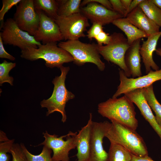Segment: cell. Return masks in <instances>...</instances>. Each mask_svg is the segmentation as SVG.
Returning a JSON list of instances; mask_svg holds the SVG:
<instances>
[{
	"instance_id": "e0dca14e",
	"label": "cell",
	"mask_w": 161,
	"mask_h": 161,
	"mask_svg": "<svg viewBox=\"0 0 161 161\" xmlns=\"http://www.w3.org/2000/svg\"><path fill=\"white\" fill-rule=\"evenodd\" d=\"M161 36V31L159 32L148 36L147 39L143 42L141 46L140 53L147 74L151 70H159V67L154 61L153 58L154 52L156 50L158 41Z\"/></svg>"
},
{
	"instance_id": "ba28073f",
	"label": "cell",
	"mask_w": 161,
	"mask_h": 161,
	"mask_svg": "<svg viewBox=\"0 0 161 161\" xmlns=\"http://www.w3.org/2000/svg\"><path fill=\"white\" fill-rule=\"evenodd\" d=\"M77 133L69 131L67 134L58 137V135L50 134L46 131L43 133L45 140L38 145L45 146L52 151L53 161H69V151L76 148Z\"/></svg>"
},
{
	"instance_id": "7c38bea8",
	"label": "cell",
	"mask_w": 161,
	"mask_h": 161,
	"mask_svg": "<svg viewBox=\"0 0 161 161\" xmlns=\"http://www.w3.org/2000/svg\"><path fill=\"white\" fill-rule=\"evenodd\" d=\"M35 10L40 19L38 28L33 36L35 40L45 44L64 40L59 28L54 20L42 10Z\"/></svg>"
},
{
	"instance_id": "4316f807",
	"label": "cell",
	"mask_w": 161,
	"mask_h": 161,
	"mask_svg": "<svg viewBox=\"0 0 161 161\" xmlns=\"http://www.w3.org/2000/svg\"><path fill=\"white\" fill-rule=\"evenodd\" d=\"M16 65L15 63L9 62L4 60L0 64V85L1 86L4 83H9L13 85V77L9 75L10 71Z\"/></svg>"
},
{
	"instance_id": "30bf717a",
	"label": "cell",
	"mask_w": 161,
	"mask_h": 161,
	"mask_svg": "<svg viewBox=\"0 0 161 161\" xmlns=\"http://www.w3.org/2000/svg\"><path fill=\"white\" fill-rule=\"evenodd\" d=\"M13 19L20 29L33 36L40 21L34 7V0H21L16 6Z\"/></svg>"
},
{
	"instance_id": "d6a6232c",
	"label": "cell",
	"mask_w": 161,
	"mask_h": 161,
	"mask_svg": "<svg viewBox=\"0 0 161 161\" xmlns=\"http://www.w3.org/2000/svg\"><path fill=\"white\" fill-rule=\"evenodd\" d=\"M97 44L99 45L108 44L111 39L110 35L103 30L95 38Z\"/></svg>"
},
{
	"instance_id": "ffe728a7",
	"label": "cell",
	"mask_w": 161,
	"mask_h": 161,
	"mask_svg": "<svg viewBox=\"0 0 161 161\" xmlns=\"http://www.w3.org/2000/svg\"><path fill=\"white\" fill-rule=\"evenodd\" d=\"M112 23L124 32L130 45L139 39L148 36L145 33L131 24L126 18L117 19Z\"/></svg>"
},
{
	"instance_id": "ac0fdd59",
	"label": "cell",
	"mask_w": 161,
	"mask_h": 161,
	"mask_svg": "<svg viewBox=\"0 0 161 161\" xmlns=\"http://www.w3.org/2000/svg\"><path fill=\"white\" fill-rule=\"evenodd\" d=\"M126 18L148 36L160 31V27L147 16L139 5L129 13Z\"/></svg>"
},
{
	"instance_id": "277c9868",
	"label": "cell",
	"mask_w": 161,
	"mask_h": 161,
	"mask_svg": "<svg viewBox=\"0 0 161 161\" xmlns=\"http://www.w3.org/2000/svg\"><path fill=\"white\" fill-rule=\"evenodd\" d=\"M57 42H51L38 46L37 48H29L21 52V57L31 61L42 59L47 67L59 68L65 63L74 61L71 55L59 47Z\"/></svg>"
},
{
	"instance_id": "e575fe53",
	"label": "cell",
	"mask_w": 161,
	"mask_h": 161,
	"mask_svg": "<svg viewBox=\"0 0 161 161\" xmlns=\"http://www.w3.org/2000/svg\"><path fill=\"white\" fill-rule=\"evenodd\" d=\"M3 44L2 38L0 36V58H6L12 61H14L15 58L6 51Z\"/></svg>"
},
{
	"instance_id": "4dcf8cb0",
	"label": "cell",
	"mask_w": 161,
	"mask_h": 161,
	"mask_svg": "<svg viewBox=\"0 0 161 161\" xmlns=\"http://www.w3.org/2000/svg\"><path fill=\"white\" fill-rule=\"evenodd\" d=\"M103 26L96 23H92V25L87 32V36L90 40L95 38L103 30Z\"/></svg>"
},
{
	"instance_id": "3957f363",
	"label": "cell",
	"mask_w": 161,
	"mask_h": 161,
	"mask_svg": "<svg viewBox=\"0 0 161 161\" xmlns=\"http://www.w3.org/2000/svg\"><path fill=\"white\" fill-rule=\"evenodd\" d=\"M59 69L61 74L56 76L52 81L54 87L51 96L47 99H44L40 103L41 108H46L48 111L46 116L55 112H60L61 114V121L66 122L67 116L65 111L66 103L70 100L73 99L75 95L66 89L65 85L66 76L70 68L62 66Z\"/></svg>"
},
{
	"instance_id": "2e32d148",
	"label": "cell",
	"mask_w": 161,
	"mask_h": 161,
	"mask_svg": "<svg viewBox=\"0 0 161 161\" xmlns=\"http://www.w3.org/2000/svg\"><path fill=\"white\" fill-rule=\"evenodd\" d=\"M92 116L89 113V118L87 124L78 131L76 135L77 161H89L92 123Z\"/></svg>"
},
{
	"instance_id": "9a60e30c",
	"label": "cell",
	"mask_w": 161,
	"mask_h": 161,
	"mask_svg": "<svg viewBox=\"0 0 161 161\" xmlns=\"http://www.w3.org/2000/svg\"><path fill=\"white\" fill-rule=\"evenodd\" d=\"M124 94L137 106L142 115L160 137L161 143V126L157 122L155 116L147 103L143 93L142 89L132 90Z\"/></svg>"
},
{
	"instance_id": "d6986e66",
	"label": "cell",
	"mask_w": 161,
	"mask_h": 161,
	"mask_svg": "<svg viewBox=\"0 0 161 161\" xmlns=\"http://www.w3.org/2000/svg\"><path fill=\"white\" fill-rule=\"evenodd\" d=\"M141 39L135 41L127 51L125 57V64L133 78L141 76V57L140 53Z\"/></svg>"
},
{
	"instance_id": "f35d334b",
	"label": "cell",
	"mask_w": 161,
	"mask_h": 161,
	"mask_svg": "<svg viewBox=\"0 0 161 161\" xmlns=\"http://www.w3.org/2000/svg\"><path fill=\"white\" fill-rule=\"evenodd\" d=\"M9 140L7 137L6 134L2 131H0V142H6Z\"/></svg>"
},
{
	"instance_id": "7a4b0ae2",
	"label": "cell",
	"mask_w": 161,
	"mask_h": 161,
	"mask_svg": "<svg viewBox=\"0 0 161 161\" xmlns=\"http://www.w3.org/2000/svg\"><path fill=\"white\" fill-rule=\"evenodd\" d=\"M111 122L105 136L110 142L122 145L135 155H148L145 143L136 130L116 122Z\"/></svg>"
},
{
	"instance_id": "4fadbf2b",
	"label": "cell",
	"mask_w": 161,
	"mask_h": 161,
	"mask_svg": "<svg viewBox=\"0 0 161 161\" xmlns=\"http://www.w3.org/2000/svg\"><path fill=\"white\" fill-rule=\"evenodd\" d=\"M110 124L111 123L107 121H93L89 161H107L108 153L103 148V139Z\"/></svg>"
},
{
	"instance_id": "8992f818",
	"label": "cell",
	"mask_w": 161,
	"mask_h": 161,
	"mask_svg": "<svg viewBox=\"0 0 161 161\" xmlns=\"http://www.w3.org/2000/svg\"><path fill=\"white\" fill-rule=\"evenodd\" d=\"M111 39L106 45H98L100 55L108 62H111L118 66L124 72L128 78L131 74L125 63L126 52L130 46L127 39L120 32H114L110 35Z\"/></svg>"
},
{
	"instance_id": "7402d4cb",
	"label": "cell",
	"mask_w": 161,
	"mask_h": 161,
	"mask_svg": "<svg viewBox=\"0 0 161 161\" xmlns=\"http://www.w3.org/2000/svg\"><path fill=\"white\" fill-rule=\"evenodd\" d=\"M107 161H131L132 154L122 145L110 142Z\"/></svg>"
},
{
	"instance_id": "603a6c76",
	"label": "cell",
	"mask_w": 161,
	"mask_h": 161,
	"mask_svg": "<svg viewBox=\"0 0 161 161\" xmlns=\"http://www.w3.org/2000/svg\"><path fill=\"white\" fill-rule=\"evenodd\" d=\"M142 89L143 93L147 103L155 114L157 122L161 126V104L155 96L153 84Z\"/></svg>"
},
{
	"instance_id": "74e56055",
	"label": "cell",
	"mask_w": 161,
	"mask_h": 161,
	"mask_svg": "<svg viewBox=\"0 0 161 161\" xmlns=\"http://www.w3.org/2000/svg\"><path fill=\"white\" fill-rule=\"evenodd\" d=\"M132 1V0H121V3L124 8L126 11V12Z\"/></svg>"
},
{
	"instance_id": "6da1fadb",
	"label": "cell",
	"mask_w": 161,
	"mask_h": 161,
	"mask_svg": "<svg viewBox=\"0 0 161 161\" xmlns=\"http://www.w3.org/2000/svg\"><path fill=\"white\" fill-rule=\"evenodd\" d=\"M97 111L111 121L123 124L136 130L138 121L133 102L125 95L119 98H110L99 103Z\"/></svg>"
},
{
	"instance_id": "d590c367",
	"label": "cell",
	"mask_w": 161,
	"mask_h": 161,
	"mask_svg": "<svg viewBox=\"0 0 161 161\" xmlns=\"http://www.w3.org/2000/svg\"><path fill=\"white\" fill-rule=\"evenodd\" d=\"M131 161H155L150 157L147 155L144 157L137 156L132 154V158Z\"/></svg>"
},
{
	"instance_id": "83f0119b",
	"label": "cell",
	"mask_w": 161,
	"mask_h": 161,
	"mask_svg": "<svg viewBox=\"0 0 161 161\" xmlns=\"http://www.w3.org/2000/svg\"><path fill=\"white\" fill-rule=\"evenodd\" d=\"M14 139L0 143V161H9L10 156L7 153H10L11 149L14 144Z\"/></svg>"
},
{
	"instance_id": "52a82bcc",
	"label": "cell",
	"mask_w": 161,
	"mask_h": 161,
	"mask_svg": "<svg viewBox=\"0 0 161 161\" xmlns=\"http://www.w3.org/2000/svg\"><path fill=\"white\" fill-rule=\"evenodd\" d=\"M1 29L0 36L4 44L17 47L21 51L29 48H37L41 44L33 36L20 29L13 18H8L5 22H1Z\"/></svg>"
},
{
	"instance_id": "5bb4252c",
	"label": "cell",
	"mask_w": 161,
	"mask_h": 161,
	"mask_svg": "<svg viewBox=\"0 0 161 161\" xmlns=\"http://www.w3.org/2000/svg\"><path fill=\"white\" fill-rule=\"evenodd\" d=\"M81 13L93 23H96L103 26L112 23L114 20L124 18L121 15L109 10L98 3H89L81 7Z\"/></svg>"
},
{
	"instance_id": "60d3db41",
	"label": "cell",
	"mask_w": 161,
	"mask_h": 161,
	"mask_svg": "<svg viewBox=\"0 0 161 161\" xmlns=\"http://www.w3.org/2000/svg\"><path fill=\"white\" fill-rule=\"evenodd\" d=\"M156 54L161 57V48H158L155 51Z\"/></svg>"
},
{
	"instance_id": "f546056e",
	"label": "cell",
	"mask_w": 161,
	"mask_h": 161,
	"mask_svg": "<svg viewBox=\"0 0 161 161\" xmlns=\"http://www.w3.org/2000/svg\"><path fill=\"white\" fill-rule=\"evenodd\" d=\"M21 0H2V6L0 10V21H3L5 14L14 6H17Z\"/></svg>"
},
{
	"instance_id": "836d02e7",
	"label": "cell",
	"mask_w": 161,
	"mask_h": 161,
	"mask_svg": "<svg viewBox=\"0 0 161 161\" xmlns=\"http://www.w3.org/2000/svg\"><path fill=\"white\" fill-rule=\"evenodd\" d=\"M91 2L98 3L109 10H113L112 4L108 0H84L81 2V7L84 6Z\"/></svg>"
},
{
	"instance_id": "8fae6325",
	"label": "cell",
	"mask_w": 161,
	"mask_h": 161,
	"mask_svg": "<svg viewBox=\"0 0 161 161\" xmlns=\"http://www.w3.org/2000/svg\"><path fill=\"white\" fill-rule=\"evenodd\" d=\"M119 70L120 83L112 98H117L132 90L147 87L155 81L161 80V69L155 71L151 70L146 75L134 78H128L123 70L119 69Z\"/></svg>"
},
{
	"instance_id": "9c48e42d",
	"label": "cell",
	"mask_w": 161,
	"mask_h": 161,
	"mask_svg": "<svg viewBox=\"0 0 161 161\" xmlns=\"http://www.w3.org/2000/svg\"><path fill=\"white\" fill-rule=\"evenodd\" d=\"M55 21L65 40H76L85 37L84 32L90 25L88 19L81 13L66 17L58 16Z\"/></svg>"
},
{
	"instance_id": "cb8c5ba5",
	"label": "cell",
	"mask_w": 161,
	"mask_h": 161,
	"mask_svg": "<svg viewBox=\"0 0 161 161\" xmlns=\"http://www.w3.org/2000/svg\"><path fill=\"white\" fill-rule=\"evenodd\" d=\"M34 5L35 10H42L54 21L58 16V4L57 0H34Z\"/></svg>"
},
{
	"instance_id": "5b68a950",
	"label": "cell",
	"mask_w": 161,
	"mask_h": 161,
	"mask_svg": "<svg viewBox=\"0 0 161 161\" xmlns=\"http://www.w3.org/2000/svg\"><path fill=\"white\" fill-rule=\"evenodd\" d=\"M58 45L71 55L74 63L77 65L91 63L95 64L100 71L105 69V64L101 60L97 44L85 43L78 39L60 41Z\"/></svg>"
},
{
	"instance_id": "484cf974",
	"label": "cell",
	"mask_w": 161,
	"mask_h": 161,
	"mask_svg": "<svg viewBox=\"0 0 161 161\" xmlns=\"http://www.w3.org/2000/svg\"><path fill=\"white\" fill-rule=\"evenodd\" d=\"M20 145L26 154L27 161H53L51 155L52 150L45 146H44L40 154L35 155L28 150L23 143H21Z\"/></svg>"
},
{
	"instance_id": "ab89813d",
	"label": "cell",
	"mask_w": 161,
	"mask_h": 161,
	"mask_svg": "<svg viewBox=\"0 0 161 161\" xmlns=\"http://www.w3.org/2000/svg\"><path fill=\"white\" fill-rule=\"evenodd\" d=\"M151 1L161 10V0H151Z\"/></svg>"
},
{
	"instance_id": "f1b7e54d",
	"label": "cell",
	"mask_w": 161,
	"mask_h": 161,
	"mask_svg": "<svg viewBox=\"0 0 161 161\" xmlns=\"http://www.w3.org/2000/svg\"><path fill=\"white\" fill-rule=\"evenodd\" d=\"M12 157V161H27L25 153L20 145L14 143L11 149Z\"/></svg>"
},
{
	"instance_id": "1f68e13d",
	"label": "cell",
	"mask_w": 161,
	"mask_h": 161,
	"mask_svg": "<svg viewBox=\"0 0 161 161\" xmlns=\"http://www.w3.org/2000/svg\"><path fill=\"white\" fill-rule=\"evenodd\" d=\"M112 7L113 10L118 13L124 18L127 16V12L123 7L121 0H109Z\"/></svg>"
},
{
	"instance_id": "44dd1931",
	"label": "cell",
	"mask_w": 161,
	"mask_h": 161,
	"mask_svg": "<svg viewBox=\"0 0 161 161\" xmlns=\"http://www.w3.org/2000/svg\"><path fill=\"white\" fill-rule=\"evenodd\" d=\"M58 4V16L66 17L81 13V0H57Z\"/></svg>"
},
{
	"instance_id": "d4e9b609",
	"label": "cell",
	"mask_w": 161,
	"mask_h": 161,
	"mask_svg": "<svg viewBox=\"0 0 161 161\" xmlns=\"http://www.w3.org/2000/svg\"><path fill=\"white\" fill-rule=\"evenodd\" d=\"M139 6L150 20L161 27V10L151 0H143Z\"/></svg>"
},
{
	"instance_id": "8d00e7d4",
	"label": "cell",
	"mask_w": 161,
	"mask_h": 161,
	"mask_svg": "<svg viewBox=\"0 0 161 161\" xmlns=\"http://www.w3.org/2000/svg\"><path fill=\"white\" fill-rule=\"evenodd\" d=\"M143 1V0H132L129 8L127 11V15L138 6Z\"/></svg>"
}]
</instances>
